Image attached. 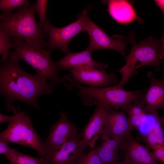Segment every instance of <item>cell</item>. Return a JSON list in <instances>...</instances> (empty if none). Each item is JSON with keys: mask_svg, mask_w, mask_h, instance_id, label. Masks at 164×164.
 I'll return each instance as SVG.
<instances>
[{"mask_svg": "<svg viewBox=\"0 0 164 164\" xmlns=\"http://www.w3.org/2000/svg\"><path fill=\"white\" fill-rule=\"evenodd\" d=\"M27 0H0V9L2 14L1 15L7 16L13 10L30 5Z\"/></svg>", "mask_w": 164, "mask_h": 164, "instance_id": "22", "label": "cell"}, {"mask_svg": "<svg viewBox=\"0 0 164 164\" xmlns=\"http://www.w3.org/2000/svg\"><path fill=\"white\" fill-rule=\"evenodd\" d=\"M162 45L161 47V50L163 58H164V33L163 36L162 40ZM163 79H164V77L163 78Z\"/></svg>", "mask_w": 164, "mask_h": 164, "instance_id": "31", "label": "cell"}, {"mask_svg": "<svg viewBox=\"0 0 164 164\" xmlns=\"http://www.w3.org/2000/svg\"><path fill=\"white\" fill-rule=\"evenodd\" d=\"M132 130L127 114L123 109H112L108 113L102 134L111 138L124 139L131 134Z\"/></svg>", "mask_w": 164, "mask_h": 164, "instance_id": "14", "label": "cell"}, {"mask_svg": "<svg viewBox=\"0 0 164 164\" xmlns=\"http://www.w3.org/2000/svg\"><path fill=\"white\" fill-rule=\"evenodd\" d=\"M162 118L158 115L153 122L151 129L142 136V140L146 145L150 148L164 142V134L162 128Z\"/></svg>", "mask_w": 164, "mask_h": 164, "instance_id": "20", "label": "cell"}, {"mask_svg": "<svg viewBox=\"0 0 164 164\" xmlns=\"http://www.w3.org/2000/svg\"><path fill=\"white\" fill-rule=\"evenodd\" d=\"M13 46L12 38L0 29V53L2 56L1 59L5 60L8 57L11 53L9 49Z\"/></svg>", "mask_w": 164, "mask_h": 164, "instance_id": "23", "label": "cell"}, {"mask_svg": "<svg viewBox=\"0 0 164 164\" xmlns=\"http://www.w3.org/2000/svg\"><path fill=\"white\" fill-rule=\"evenodd\" d=\"M76 164H103L95 148L85 154Z\"/></svg>", "mask_w": 164, "mask_h": 164, "instance_id": "25", "label": "cell"}, {"mask_svg": "<svg viewBox=\"0 0 164 164\" xmlns=\"http://www.w3.org/2000/svg\"><path fill=\"white\" fill-rule=\"evenodd\" d=\"M92 52L87 47L78 52H70L63 58L55 62L60 70L69 69L84 67H94L105 70L108 65L102 63L95 61L91 56Z\"/></svg>", "mask_w": 164, "mask_h": 164, "instance_id": "15", "label": "cell"}, {"mask_svg": "<svg viewBox=\"0 0 164 164\" xmlns=\"http://www.w3.org/2000/svg\"><path fill=\"white\" fill-rule=\"evenodd\" d=\"M90 39L87 47L92 52L101 49H111L119 52L125 56V50L128 43H132L133 38L122 35L110 36L100 28L90 18L85 30Z\"/></svg>", "mask_w": 164, "mask_h": 164, "instance_id": "8", "label": "cell"}, {"mask_svg": "<svg viewBox=\"0 0 164 164\" xmlns=\"http://www.w3.org/2000/svg\"><path fill=\"white\" fill-rule=\"evenodd\" d=\"M87 147L78 134L50 155L47 164H76L86 154Z\"/></svg>", "mask_w": 164, "mask_h": 164, "instance_id": "12", "label": "cell"}, {"mask_svg": "<svg viewBox=\"0 0 164 164\" xmlns=\"http://www.w3.org/2000/svg\"><path fill=\"white\" fill-rule=\"evenodd\" d=\"M150 149L156 160L164 164V142L154 145Z\"/></svg>", "mask_w": 164, "mask_h": 164, "instance_id": "26", "label": "cell"}, {"mask_svg": "<svg viewBox=\"0 0 164 164\" xmlns=\"http://www.w3.org/2000/svg\"><path fill=\"white\" fill-rule=\"evenodd\" d=\"M13 118V115L9 116L0 114V123L7 122L9 123L12 121Z\"/></svg>", "mask_w": 164, "mask_h": 164, "instance_id": "28", "label": "cell"}, {"mask_svg": "<svg viewBox=\"0 0 164 164\" xmlns=\"http://www.w3.org/2000/svg\"><path fill=\"white\" fill-rule=\"evenodd\" d=\"M101 139V145L96 148L103 164H110L118 161V151L124 139L111 138L103 134Z\"/></svg>", "mask_w": 164, "mask_h": 164, "instance_id": "18", "label": "cell"}, {"mask_svg": "<svg viewBox=\"0 0 164 164\" xmlns=\"http://www.w3.org/2000/svg\"><path fill=\"white\" fill-rule=\"evenodd\" d=\"M67 79L79 84H84L92 87H105L114 86L117 79L114 73L110 74L104 70L84 67L69 69Z\"/></svg>", "mask_w": 164, "mask_h": 164, "instance_id": "10", "label": "cell"}, {"mask_svg": "<svg viewBox=\"0 0 164 164\" xmlns=\"http://www.w3.org/2000/svg\"><path fill=\"white\" fill-rule=\"evenodd\" d=\"M47 2L48 0H37L36 2V12L39 19L38 24L43 30L47 32L46 15Z\"/></svg>", "mask_w": 164, "mask_h": 164, "instance_id": "24", "label": "cell"}, {"mask_svg": "<svg viewBox=\"0 0 164 164\" xmlns=\"http://www.w3.org/2000/svg\"><path fill=\"white\" fill-rule=\"evenodd\" d=\"M110 164H132L127 160L123 159L121 161H117Z\"/></svg>", "mask_w": 164, "mask_h": 164, "instance_id": "30", "label": "cell"}, {"mask_svg": "<svg viewBox=\"0 0 164 164\" xmlns=\"http://www.w3.org/2000/svg\"><path fill=\"white\" fill-rule=\"evenodd\" d=\"M88 123L80 134L81 140L87 146L92 149L97 141L101 138L105 119L112 107L103 102H99Z\"/></svg>", "mask_w": 164, "mask_h": 164, "instance_id": "11", "label": "cell"}, {"mask_svg": "<svg viewBox=\"0 0 164 164\" xmlns=\"http://www.w3.org/2000/svg\"><path fill=\"white\" fill-rule=\"evenodd\" d=\"M5 157L11 164H47L43 159L28 155L19 152L15 149H13Z\"/></svg>", "mask_w": 164, "mask_h": 164, "instance_id": "21", "label": "cell"}, {"mask_svg": "<svg viewBox=\"0 0 164 164\" xmlns=\"http://www.w3.org/2000/svg\"><path fill=\"white\" fill-rule=\"evenodd\" d=\"M60 115L59 119L50 127L48 136L43 143L49 157L63 144L78 134L76 126L69 121L67 113L61 112Z\"/></svg>", "mask_w": 164, "mask_h": 164, "instance_id": "9", "label": "cell"}, {"mask_svg": "<svg viewBox=\"0 0 164 164\" xmlns=\"http://www.w3.org/2000/svg\"><path fill=\"white\" fill-rule=\"evenodd\" d=\"M106 2L109 14L118 23L127 24L137 19L136 12L128 1L111 0Z\"/></svg>", "mask_w": 164, "mask_h": 164, "instance_id": "17", "label": "cell"}, {"mask_svg": "<svg viewBox=\"0 0 164 164\" xmlns=\"http://www.w3.org/2000/svg\"><path fill=\"white\" fill-rule=\"evenodd\" d=\"M163 123L164 124V116L162 117Z\"/></svg>", "mask_w": 164, "mask_h": 164, "instance_id": "32", "label": "cell"}, {"mask_svg": "<svg viewBox=\"0 0 164 164\" xmlns=\"http://www.w3.org/2000/svg\"><path fill=\"white\" fill-rule=\"evenodd\" d=\"M122 109L126 114L132 130L138 129L149 120L154 114L148 112L141 100L127 104Z\"/></svg>", "mask_w": 164, "mask_h": 164, "instance_id": "19", "label": "cell"}, {"mask_svg": "<svg viewBox=\"0 0 164 164\" xmlns=\"http://www.w3.org/2000/svg\"><path fill=\"white\" fill-rule=\"evenodd\" d=\"M14 50L10 54L31 65L43 80L55 83L62 80L59 76L60 70L51 59L52 50L39 45L12 38Z\"/></svg>", "mask_w": 164, "mask_h": 164, "instance_id": "3", "label": "cell"}, {"mask_svg": "<svg viewBox=\"0 0 164 164\" xmlns=\"http://www.w3.org/2000/svg\"><path fill=\"white\" fill-rule=\"evenodd\" d=\"M89 7L84 10L79 14L77 19L73 22L61 28L53 26L46 19L49 41L47 47L52 50L59 48L63 53H68V46L70 41L76 35L85 31L89 17L88 12Z\"/></svg>", "mask_w": 164, "mask_h": 164, "instance_id": "7", "label": "cell"}, {"mask_svg": "<svg viewBox=\"0 0 164 164\" xmlns=\"http://www.w3.org/2000/svg\"><path fill=\"white\" fill-rule=\"evenodd\" d=\"M119 150L123 159L132 164H158L149 148L135 139L131 134L122 141Z\"/></svg>", "mask_w": 164, "mask_h": 164, "instance_id": "13", "label": "cell"}, {"mask_svg": "<svg viewBox=\"0 0 164 164\" xmlns=\"http://www.w3.org/2000/svg\"><path fill=\"white\" fill-rule=\"evenodd\" d=\"M70 87L79 89L78 94L85 106L96 105L103 102L113 107L114 109H122L126 104L141 100L144 91H126L117 85L105 87H85L71 80L68 82Z\"/></svg>", "mask_w": 164, "mask_h": 164, "instance_id": "4", "label": "cell"}, {"mask_svg": "<svg viewBox=\"0 0 164 164\" xmlns=\"http://www.w3.org/2000/svg\"><path fill=\"white\" fill-rule=\"evenodd\" d=\"M19 60L10 53L5 60H1L0 90L5 100V108L8 111H17L13 103L18 100L39 109L37 100L40 96L50 94L56 83L43 80L37 73L30 74L21 68Z\"/></svg>", "mask_w": 164, "mask_h": 164, "instance_id": "1", "label": "cell"}, {"mask_svg": "<svg viewBox=\"0 0 164 164\" xmlns=\"http://www.w3.org/2000/svg\"><path fill=\"white\" fill-rule=\"evenodd\" d=\"M17 110L7 128L1 133L0 138L33 149L46 161L49 155L33 128L31 118L19 108Z\"/></svg>", "mask_w": 164, "mask_h": 164, "instance_id": "6", "label": "cell"}, {"mask_svg": "<svg viewBox=\"0 0 164 164\" xmlns=\"http://www.w3.org/2000/svg\"><path fill=\"white\" fill-rule=\"evenodd\" d=\"M147 76L150 80V86L141 100L148 112L154 113L164 108V79H155L151 72H148Z\"/></svg>", "mask_w": 164, "mask_h": 164, "instance_id": "16", "label": "cell"}, {"mask_svg": "<svg viewBox=\"0 0 164 164\" xmlns=\"http://www.w3.org/2000/svg\"><path fill=\"white\" fill-rule=\"evenodd\" d=\"M9 142L5 140L0 138V154L5 155L9 153L12 150L9 145Z\"/></svg>", "mask_w": 164, "mask_h": 164, "instance_id": "27", "label": "cell"}, {"mask_svg": "<svg viewBox=\"0 0 164 164\" xmlns=\"http://www.w3.org/2000/svg\"><path fill=\"white\" fill-rule=\"evenodd\" d=\"M154 1L157 6L161 9L164 15V0H156Z\"/></svg>", "mask_w": 164, "mask_h": 164, "instance_id": "29", "label": "cell"}, {"mask_svg": "<svg viewBox=\"0 0 164 164\" xmlns=\"http://www.w3.org/2000/svg\"><path fill=\"white\" fill-rule=\"evenodd\" d=\"M133 47L126 57V62L118 70L121 78L117 84L123 88L128 80L136 74L138 68L144 66H158L163 58L162 41L150 37L142 40L138 44L133 42Z\"/></svg>", "mask_w": 164, "mask_h": 164, "instance_id": "5", "label": "cell"}, {"mask_svg": "<svg viewBox=\"0 0 164 164\" xmlns=\"http://www.w3.org/2000/svg\"><path fill=\"white\" fill-rule=\"evenodd\" d=\"M36 3L7 16L0 15V29L12 38L47 47V32L36 22Z\"/></svg>", "mask_w": 164, "mask_h": 164, "instance_id": "2", "label": "cell"}]
</instances>
